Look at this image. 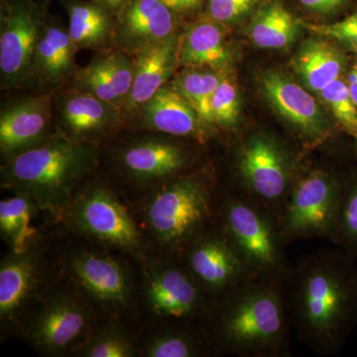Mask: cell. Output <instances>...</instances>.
I'll use <instances>...</instances> for the list:
<instances>
[{
	"instance_id": "83f0119b",
	"label": "cell",
	"mask_w": 357,
	"mask_h": 357,
	"mask_svg": "<svg viewBox=\"0 0 357 357\" xmlns=\"http://www.w3.org/2000/svg\"><path fill=\"white\" fill-rule=\"evenodd\" d=\"M229 73L210 67H184L172 79L174 86L211 128V100Z\"/></svg>"
},
{
	"instance_id": "9a60e30c",
	"label": "cell",
	"mask_w": 357,
	"mask_h": 357,
	"mask_svg": "<svg viewBox=\"0 0 357 357\" xmlns=\"http://www.w3.org/2000/svg\"><path fill=\"white\" fill-rule=\"evenodd\" d=\"M70 274L84 295L107 311L126 309L132 299L128 272L102 253L81 251L70 257Z\"/></svg>"
},
{
	"instance_id": "cb8c5ba5",
	"label": "cell",
	"mask_w": 357,
	"mask_h": 357,
	"mask_svg": "<svg viewBox=\"0 0 357 357\" xmlns=\"http://www.w3.org/2000/svg\"><path fill=\"white\" fill-rule=\"evenodd\" d=\"M347 65V56L337 44L312 38L301 45L291 60L290 67L307 91L319 93L340 79Z\"/></svg>"
},
{
	"instance_id": "7c38bea8",
	"label": "cell",
	"mask_w": 357,
	"mask_h": 357,
	"mask_svg": "<svg viewBox=\"0 0 357 357\" xmlns=\"http://www.w3.org/2000/svg\"><path fill=\"white\" fill-rule=\"evenodd\" d=\"M145 296L150 310L164 319L208 318L211 303L185 267L156 264L145 274Z\"/></svg>"
},
{
	"instance_id": "e0dca14e",
	"label": "cell",
	"mask_w": 357,
	"mask_h": 357,
	"mask_svg": "<svg viewBox=\"0 0 357 357\" xmlns=\"http://www.w3.org/2000/svg\"><path fill=\"white\" fill-rule=\"evenodd\" d=\"M44 278V264L32 245L13 251L0 265V318L13 323L36 297Z\"/></svg>"
},
{
	"instance_id": "603a6c76",
	"label": "cell",
	"mask_w": 357,
	"mask_h": 357,
	"mask_svg": "<svg viewBox=\"0 0 357 357\" xmlns=\"http://www.w3.org/2000/svg\"><path fill=\"white\" fill-rule=\"evenodd\" d=\"M132 88L122 110H138L175 76L178 63V36L167 40L134 57Z\"/></svg>"
},
{
	"instance_id": "1f68e13d",
	"label": "cell",
	"mask_w": 357,
	"mask_h": 357,
	"mask_svg": "<svg viewBox=\"0 0 357 357\" xmlns=\"http://www.w3.org/2000/svg\"><path fill=\"white\" fill-rule=\"evenodd\" d=\"M331 109L335 121L345 132L357 138V107L347 83L342 79L333 82L319 93Z\"/></svg>"
},
{
	"instance_id": "836d02e7",
	"label": "cell",
	"mask_w": 357,
	"mask_h": 357,
	"mask_svg": "<svg viewBox=\"0 0 357 357\" xmlns=\"http://www.w3.org/2000/svg\"><path fill=\"white\" fill-rule=\"evenodd\" d=\"M265 0H206V16L227 26L251 18Z\"/></svg>"
},
{
	"instance_id": "ba28073f",
	"label": "cell",
	"mask_w": 357,
	"mask_h": 357,
	"mask_svg": "<svg viewBox=\"0 0 357 357\" xmlns=\"http://www.w3.org/2000/svg\"><path fill=\"white\" fill-rule=\"evenodd\" d=\"M47 22V3L0 0L1 88L17 89L34 77V56Z\"/></svg>"
},
{
	"instance_id": "8fae6325",
	"label": "cell",
	"mask_w": 357,
	"mask_h": 357,
	"mask_svg": "<svg viewBox=\"0 0 357 357\" xmlns=\"http://www.w3.org/2000/svg\"><path fill=\"white\" fill-rule=\"evenodd\" d=\"M258 82L272 109L290 124L307 144L318 145L331 135L328 117L306 88L278 70H265Z\"/></svg>"
},
{
	"instance_id": "7a4b0ae2",
	"label": "cell",
	"mask_w": 357,
	"mask_h": 357,
	"mask_svg": "<svg viewBox=\"0 0 357 357\" xmlns=\"http://www.w3.org/2000/svg\"><path fill=\"white\" fill-rule=\"evenodd\" d=\"M213 340L241 357L291 356L293 332L284 281L253 278L211 305Z\"/></svg>"
},
{
	"instance_id": "4fadbf2b",
	"label": "cell",
	"mask_w": 357,
	"mask_h": 357,
	"mask_svg": "<svg viewBox=\"0 0 357 357\" xmlns=\"http://www.w3.org/2000/svg\"><path fill=\"white\" fill-rule=\"evenodd\" d=\"M178 15L161 0H128L116 13L112 45L135 57L177 36Z\"/></svg>"
},
{
	"instance_id": "6da1fadb",
	"label": "cell",
	"mask_w": 357,
	"mask_h": 357,
	"mask_svg": "<svg viewBox=\"0 0 357 357\" xmlns=\"http://www.w3.org/2000/svg\"><path fill=\"white\" fill-rule=\"evenodd\" d=\"M340 258L326 249L303 256L284 281L293 332L321 356L337 351L356 298Z\"/></svg>"
},
{
	"instance_id": "f1b7e54d",
	"label": "cell",
	"mask_w": 357,
	"mask_h": 357,
	"mask_svg": "<svg viewBox=\"0 0 357 357\" xmlns=\"http://www.w3.org/2000/svg\"><path fill=\"white\" fill-rule=\"evenodd\" d=\"M38 206L22 195L0 202V232L13 251L29 248L33 236V220Z\"/></svg>"
},
{
	"instance_id": "8d00e7d4",
	"label": "cell",
	"mask_w": 357,
	"mask_h": 357,
	"mask_svg": "<svg viewBox=\"0 0 357 357\" xmlns=\"http://www.w3.org/2000/svg\"><path fill=\"white\" fill-rule=\"evenodd\" d=\"M347 0H298L306 10L318 15H331L344 6Z\"/></svg>"
},
{
	"instance_id": "74e56055",
	"label": "cell",
	"mask_w": 357,
	"mask_h": 357,
	"mask_svg": "<svg viewBox=\"0 0 357 357\" xmlns=\"http://www.w3.org/2000/svg\"><path fill=\"white\" fill-rule=\"evenodd\" d=\"M165 6L178 14L198 13L206 0H161Z\"/></svg>"
},
{
	"instance_id": "d590c367",
	"label": "cell",
	"mask_w": 357,
	"mask_h": 357,
	"mask_svg": "<svg viewBox=\"0 0 357 357\" xmlns=\"http://www.w3.org/2000/svg\"><path fill=\"white\" fill-rule=\"evenodd\" d=\"M331 241L357 245V184L342 189L337 225Z\"/></svg>"
},
{
	"instance_id": "d6a6232c",
	"label": "cell",
	"mask_w": 357,
	"mask_h": 357,
	"mask_svg": "<svg viewBox=\"0 0 357 357\" xmlns=\"http://www.w3.org/2000/svg\"><path fill=\"white\" fill-rule=\"evenodd\" d=\"M241 114L238 88L229 73L223 77L211 100V124L225 129L236 128Z\"/></svg>"
},
{
	"instance_id": "60d3db41",
	"label": "cell",
	"mask_w": 357,
	"mask_h": 357,
	"mask_svg": "<svg viewBox=\"0 0 357 357\" xmlns=\"http://www.w3.org/2000/svg\"><path fill=\"white\" fill-rule=\"evenodd\" d=\"M356 139H357V138H356Z\"/></svg>"
},
{
	"instance_id": "4316f807",
	"label": "cell",
	"mask_w": 357,
	"mask_h": 357,
	"mask_svg": "<svg viewBox=\"0 0 357 357\" xmlns=\"http://www.w3.org/2000/svg\"><path fill=\"white\" fill-rule=\"evenodd\" d=\"M303 21L287 8L283 0H265L251 16L246 35L255 46L268 50H284L295 43Z\"/></svg>"
},
{
	"instance_id": "e575fe53",
	"label": "cell",
	"mask_w": 357,
	"mask_h": 357,
	"mask_svg": "<svg viewBox=\"0 0 357 357\" xmlns=\"http://www.w3.org/2000/svg\"><path fill=\"white\" fill-rule=\"evenodd\" d=\"M302 23L304 28L318 36L325 37L340 48L357 55V11L330 24H311L304 21Z\"/></svg>"
},
{
	"instance_id": "9c48e42d",
	"label": "cell",
	"mask_w": 357,
	"mask_h": 357,
	"mask_svg": "<svg viewBox=\"0 0 357 357\" xmlns=\"http://www.w3.org/2000/svg\"><path fill=\"white\" fill-rule=\"evenodd\" d=\"M65 213L74 229L103 245L128 252L142 246L130 213L105 185H93L75 194Z\"/></svg>"
},
{
	"instance_id": "277c9868",
	"label": "cell",
	"mask_w": 357,
	"mask_h": 357,
	"mask_svg": "<svg viewBox=\"0 0 357 357\" xmlns=\"http://www.w3.org/2000/svg\"><path fill=\"white\" fill-rule=\"evenodd\" d=\"M213 185L201 174L171 178L145 204V222L159 245L184 255L211 227L218 213Z\"/></svg>"
},
{
	"instance_id": "f35d334b",
	"label": "cell",
	"mask_w": 357,
	"mask_h": 357,
	"mask_svg": "<svg viewBox=\"0 0 357 357\" xmlns=\"http://www.w3.org/2000/svg\"><path fill=\"white\" fill-rule=\"evenodd\" d=\"M347 86L349 88L352 100L357 107V60L351 65L347 75Z\"/></svg>"
},
{
	"instance_id": "ac0fdd59",
	"label": "cell",
	"mask_w": 357,
	"mask_h": 357,
	"mask_svg": "<svg viewBox=\"0 0 357 357\" xmlns=\"http://www.w3.org/2000/svg\"><path fill=\"white\" fill-rule=\"evenodd\" d=\"M138 114L143 126L150 130L194 138L199 142H204L211 137V126L201 119L172 82H169L150 98L138 110Z\"/></svg>"
},
{
	"instance_id": "8992f818",
	"label": "cell",
	"mask_w": 357,
	"mask_h": 357,
	"mask_svg": "<svg viewBox=\"0 0 357 357\" xmlns=\"http://www.w3.org/2000/svg\"><path fill=\"white\" fill-rule=\"evenodd\" d=\"M342 191L337 178L323 169L297 177L279 218L285 243L314 237L332 239Z\"/></svg>"
},
{
	"instance_id": "d4e9b609",
	"label": "cell",
	"mask_w": 357,
	"mask_h": 357,
	"mask_svg": "<svg viewBox=\"0 0 357 357\" xmlns=\"http://www.w3.org/2000/svg\"><path fill=\"white\" fill-rule=\"evenodd\" d=\"M77 47L69 30L57 21L47 20L34 56V77L49 86L74 76Z\"/></svg>"
},
{
	"instance_id": "484cf974",
	"label": "cell",
	"mask_w": 357,
	"mask_h": 357,
	"mask_svg": "<svg viewBox=\"0 0 357 357\" xmlns=\"http://www.w3.org/2000/svg\"><path fill=\"white\" fill-rule=\"evenodd\" d=\"M68 15L70 38L77 50L112 44L116 14L95 0H61Z\"/></svg>"
},
{
	"instance_id": "d6986e66",
	"label": "cell",
	"mask_w": 357,
	"mask_h": 357,
	"mask_svg": "<svg viewBox=\"0 0 357 357\" xmlns=\"http://www.w3.org/2000/svg\"><path fill=\"white\" fill-rule=\"evenodd\" d=\"M52 96H33L13 103L0 116V150L6 159L46 140Z\"/></svg>"
},
{
	"instance_id": "44dd1931",
	"label": "cell",
	"mask_w": 357,
	"mask_h": 357,
	"mask_svg": "<svg viewBox=\"0 0 357 357\" xmlns=\"http://www.w3.org/2000/svg\"><path fill=\"white\" fill-rule=\"evenodd\" d=\"M234 58L227 26L208 16L188 25L178 36V63L183 67H210L229 72Z\"/></svg>"
},
{
	"instance_id": "7402d4cb",
	"label": "cell",
	"mask_w": 357,
	"mask_h": 357,
	"mask_svg": "<svg viewBox=\"0 0 357 357\" xmlns=\"http://www.w3.org/2000/svg\"><path fill=\"white\" fill-rule=\"evenodd\" d=\"M122 168L139 182L176 177L189 164V155L172 141L143 139L128 145L121 153Z\"/></svg>"
},
{
	"instance_id": "ffe728a7",
	"label": "cell",
	"mask_w": 357,
	"mask_h": 357,
	"mask_svg": "<svg viewBox=\"0 0 357 357\" xmlns=\"http://www.w3.org/2000/svg\"><path fill=\"white\" fill-rule=\"evenodd\" d=\"M134 57L119 49L100 54L74 75L75 88L121 109L132 88Z\"/></svg>"
},
{
	"instance_id": "f546056e",
	"label": "cell",
	"mask_w": 357,
	"mask_h": 357,
	"mask_svg": "<svg viewBox=\"0 0 357 357\" xmlns=\"http://www.w3.org/2000/svg\"><path fill=\"white\" fill-rule=\"evenodd\" d=\"M77 354L86 357H131L135 356V347L126 333L107 328L86 340Z\"/></svg>"
},
{
	"instance_id": "2e32d148",
	"label": "cell",
	"mask_w": 357,
	"mask_h": 357,
	"mask_svg": "<svg viewBox=\"0 0 357 357\" xmlns=\"http://www.w3.org/2000/svg\"><path fill=\"white\" fill-rule=\"evenodd\" d=\"M122 112L119 105L76 89L66 95L59 105L60 134L93 144L119 128L123 121Z\"/></svg>"
},
{
	"instance_id": "3957f363",
	"label": "cell",
	"mask_w": 357,
	"mask_h": 357,
	"mask_svg": "<svg viewBox=\"0 0 357 357\" xmlns=\"http://www.w3.org/2000/svg\"><path fill=\"white\" fill-rule=\"evenodd\" d=\"M93 143L58 135L6 159L2 185L34 202L54 217L64 215L77 185L95 166Z\"/></svg>"
},
{
	"instance_id": "5bb4252c",
	"label": "cell",
	"mask_w": 357,
	"mask_h": 357,
	"mask_svg": "<svg viewBox=\"0 0 357 357\" xmlns=\"http://www.w3.org/2000/svg\"><path fill=\"white\" fill-rule=\"evenodd\" d=\"M89 314L81 303L70 296H52L37 309L26 333L30 342L50 356L73 349L84 337Z\"/></svg>"
},
{
	"instance_id": "ab89813d",
	"label": "cell",
	"mask_w": 357,
	"mask_h": 357,
	"mask_svg": "<svg viewBox=\"0 0 357 357\" xmlns=\"http://www.w3.org/2000/svg\"><path fill=\"white\" fill-rule=\"evenodd\" d=\"M95 1L102 4L103 6L107 7L110 11L116 14L121 10V7L123 6V4L126 3L128 0H95Z\"/></svg>"
},
{
	"instance_id": "5b68a950",
	"label": "cell",
	"mask_w": 357,
	"mask_h": 357,
	"mask_svg": "<svg viewBox=\"0 0 357 357\" xmlns=\"http://www.w3.org/2000/svg\"><path fill=\"white\" fill-rule=\"evenodd\" d=\"M218 213V227L252 276L285 281L292 265L273 213L243 192L225 197Z\"/></svg>"
},
{
	"instance_id": "52a82bcc",
	"label": "cell",
	"mask_w": 357,
	"mask_h": 357,
	"mask_svg": "<svg viewBox=\"0 0 357 357\" xmlns=\"http://www.w3.org/2000/svg\"><path fill=\"white\" fill-rule=\"evenodd\" d=\"M236 167L243 194L271 211L279 222L297 178L285 148L267 134H251L239 146Z\"/></svg>"
},
{
	"instance_id": "30bf717a",
	"label": "cell",
	"mask_w": 357,
	"mask_h": 357,
	"mask_svg": "<svg viewBox=\"0 0 357 357\" xmlns=\"http://www.w3.org/2000/svg\"><path fill=\"white\" fill-rule=\"evenodd\" d=\"M183 255L185 268L206 294L211 305L255 278L218 227L196 239Z\"/></svg>"
},
{
	"instance_id": "4dcf8cb0",
	"label": "cell",
	"mask_w": 357,
	"mask_h": 357,
	"mask_svg": "<svg viewBox=\"0 0 357 357\" xmlns=\"http://www.w3.org/2000/svg\"><path fill=\"white\" fill-rule=\"evenodd\" d=\"M204 340L185 332L166 333L150 340L145 347L148 357H195L204 354Z\"/></svg>"
}]
</instances>
